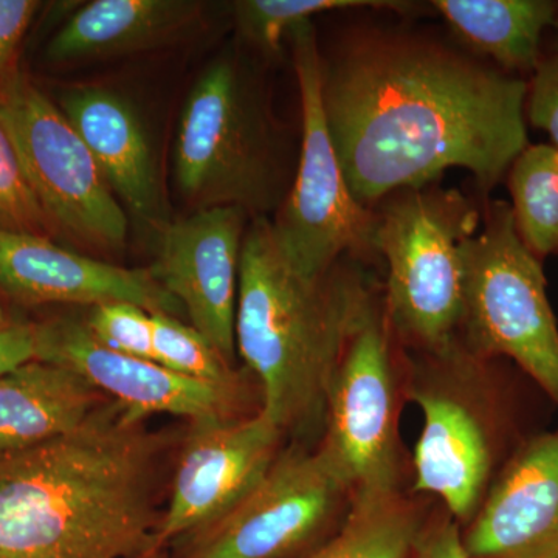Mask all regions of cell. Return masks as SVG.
<instances>
[{"instance_id":"6da1fadb","label":"cell","mask_w":558,"mask_h":558,"mask_svg":"<svg viewBox=\"0 0 558 558\" xmlns=\"http://www.w3.org/2000/svg\"><path fill=\"white\" fill-rule=\"evenodd\" d=\"M329 134L355 199L472 172L484 196L527 148V83L459 51L399 32H363L323 61Z\"/></svg>"},{"instance_id":"7a4b0ae2","label":"cell","mask_w":558,"mask_h":558,"mask_svg":"<svg viewBox=\"0 0 558 558\" xmlns=\"http://www.w3.org/2000/svg\"><path fill=\"white\" fill-rule=\"evenodd\" d=\"M110 399L68 435L0 454V558H149L179 436Z\"/></svg>"},{"instance_id":"3957f363","label":"cell","mask_w":558,"mask_h":558,"mask_svg":"<svg viewBox=\"0 0 558 558\" xmlns=\"http://www.w3.org/2000/svg\"><path fill=\"white\" fill-rule=\"evenodd\" d=\"M380 293L357 259L322 275L286 255L267 216L242 242L236 352L259 391L260 411L286 438L323 432L326 395L341 352Z\"/></svg>"},{"instance_id":"277c9868","label":"cell","mask_w":558,"mask_h":558,"mask_svg":"<svg viewBox=\"0 0 558 558\" xmlns=\"http://www.w3.org/2000/svg\"><path fill=\"white\" fill-rule=\"evenodd\" d=\"M407 400L422 414L414 447V495L438 499L465 527L524 433L519 395L499 369L454 339L436 351H407Z\"/></svg>"},{"instance_id":"5b68a950","label":"cell","mask_w":558,"mask_h":558,"mask_svg":"<svg viewBox=\"0 0 558 558\" xmlns=\"http://www.w3.org/2000/svg\"><path fill=\"white\" fill-rule=\"evenodd\" d=\"M180 194L197 209L266 216L288 197V154L263 87L236 57H219L194 83L174 140Z\"/></svg>"},{"instance_id":"8992f818","label":"cell","mask_w":558,"mask_h":558,"mask_svg":"<svg viewBox=\"0 0 558 558\" xmlns=\"http://www.w3.org/2000/svg\"><path fill=\"white\" fill-rule=\"evenodd\" d=\"M376 248L385 266L384 306L407 351H436L458 339L464 315L462 247L481 211L454 189L432 185L388 194L376 205Z\"/></svg>"},{"instance_id":"52a82bcc","label":"cell","mask_w":558,"mask_h":558,"mask_svg":"<svg viewBox=\"0 0 558 558\" xmlns=\"http://www.w3.org/2000/svg\"><path fill=\"white\" fill-rule=\"evenodd\" d=\"M462 343L481 357L512 362L558 410V325L548 281L508 202H487L483 230L462 247Z\"/></svg>"},{"instance_id":"ba28073f","label":"cell","mask_w":558,"mask_h":558,"mask_svg":"<svg viewBox=\"0 0 558 558\" xmlns=\"http://www.w3.org/2000/svg\"><path fill=\"white\" fill-rule=\"evenodd\" d=\"M405 402V354L380 295L341 352L318 444L351 487L352 498L403 492L400 416Z\"/></svg>"},{"instance_id":"9c48e42d","label":"cell","mask_w":558,"mask_h":558,"mask_svg":"<svg viewBox=\"0 0 558 558\" xmlns=\"http://www.w3.org/2000/svg\"><path fill=\"white\" fill-rule=\"evenodd\" d=\"M301 98V148L295 179L271 220L279 245L301 271L322 275L340 259L371 263L376 209L355 199L330 138L322 97L323 58L312 21L290 28Z\"/></svg>"},{"instance_id":"30bf717a","label":"cell","mask_w":558,"mask_h":558,"mask_svg":"<svg viewBox=\"0 0 558 558\" xmlns=\"http://www.w3.org/2000/svg\"><path fill=\"white\" fill-rule=\"evenodd\" d=\"M351 502V487L319 447L293 442L229 512L179 538L170 558L307 556L339 527Z\"/></svg>"},{"instance_id":"8fae6325","label":"cell","mask_w":558,"mask_h":558,"mask_svg":"<svg viewBox=\"0 0 558 558\" xmlns=\"http://www.w3.org/2000/svg\"><path fill=\"white\" fill-rule=\"evenodd\" d=\"M0 119L51 226L95 247L123 248L126 213L60 106L16 73L0 89Z\"/></svg>"},{"instance_id":"7c38bea8","label":"cell","mask_w":558,"mask_h":558,"mask_svg":"<svg viewBox=\"0 0 558 558\" xmlns=\"http://www.w3.org/2000/svg\"><path fill=\"white\" fill-rule=\"evenodd\" d=\"M284 433L263 411L234 421L190 422L175 450L170 499L149 558L229 512L269 472Z\"/></svg>"},{"instance_id":"4fadbf2b","label":"cell","mask_w":558,"mask_h":558,"mask_svg":"<svg viewBox=\"0 0 558 558\" xmlns=\"http://www.w3.org/2000/svg\"><path fill=\"white\" fill-rule=\"evenodd\" d=\"M35 326L36 360L80 374L134 416L171 414L190 422L252 416V381L207 384L165 368L153 360L113 351L87 328L84 318L60 317Z\"/></svg>"},{"instance_id":"5bb4252c","label":"cell","mask_w":558,"mask_h":558,"mask_svg":"<svg viewBox=\"0 0 558 558\" xmlns=\"http://www.w3.org/2000/svg\"><path fill=\"white\" fill-rule=\"evenodd\" d=\"M250 215L211 207L156 230L150 274L227 362H236V307L242 242Z\"/></svg>"},{"instance_id":"9a60e30c","label":"cell","mask_w":558,"mask_h":558,"mask_svg":"<svg viewBox=\"0 0 558 558\" xmlns=\"http://www.w3.org/2000/svg\"><path fill=\"white\" fill-rule=\"evenodd\" d=\"M462 542L470 558H558V427L521 444Z\"/></svg>"},{"instance_id":"2e32d148","label":"cell","mask_w":558,"mask_h":558,"mask_svg":"<svg viewBox=\"0 0 558 558\" xmlns=\"http://www.w3.org/2000/svg\"><path fill=\"white\" fill-rule=\"evenodd\" d=\"M0 288L27 304L132 303L150 314H183L149 269H124L22 231L0 230Z\"/></svg>"},{"instance_id":"e0dca14e","label":"cell","mask_w":558,"mask_h":558,"mask_svg":"<svg viewBox=\"0 0 558 558\" xmlns=\"http://www.w3.org/2000/svg\"><path fill=\"white\" fill-rule=\"evenodd\" d=\"M60 109L117 199L154 230L168 222L148 135L130 102L102 87L75 86L62 90Z\"/></svg>"},{"instance_id":"ac0fdd59","label":"cell","mask_w":558,"mask_h":558,"mask_svg":"<svg viewBox=\"0 0 558 558\" xmlns=\"http://www.w3.org/2000/svg\"><path fill=\"white\" fill-rule=\"evenodd\" d=\"M204 13L194 0H95L51 38V62L94 60L156 49L193 31Z\"/></svg>"},{"instance_id":"d6986e66","label":"cell","mask_w":558,"mask_h":558,"mask_svg":"<svg viewBox=\"0 0 558 558\" xmlns=\"http://www.w3.org/2000/svg\"><path fill=\"white\" fill-rule=\"evenodd\" d=\"M109 400L80 374L32 360L0 379V454L68 435Z\"/></svg>"},{"instance_id":"ffe728a7","label":"cell","mask_w":558,"mask_h":558,"mask_svg":"<svg viewBox=\"0 0 558 558\" xmlns=\"http://www.w3.org/2000/svg\"><path fill=\"white\" fill-rule=\"evenodd\" d=\"M432 7L459 39L515 76L537 69L543 33L558 13L550 0H435Z\"/></svg>"},{"instance_id":"44dd1931","label":"cell","mask_w":558,"mask_h":558,"mask_svg":"<svg viewBox=\"0 0 558 558\" xmlns=\"http://www.w3.org/2000/svg\"><path fill=\"white\" fill-rule=\"evenodd\" d=\"M427 519L403 492L352 498L339 527L303 558H414Z\"/></svg>"},{"instance_id":"7402d4cb","label":"cell","mask_w":558,"mask_h":558,"mask_svg":"<svg viewBox=\"0 0 558 558\" xmlns=\"http://www.w3.org/2000/svg\"><path fill=\"white\" fill-rule=\"evenodd\" d=\"M513 222L538 259L558 255V149L529 145L508 172Z\"/></svg>"},{"instance_id":"603a6c76","label":"cell","mask_w":558,"mask_h":558,"mask_svg":"<svg viewBox=\"0 0 558 558\" xmlns=\"http://www.w3.org/2000/svg\"><path fill=\"white\" fill-rule=\"evenodd\" d=\"M352 9L392 10L410 13L414 3L399 0H241L234 3V21L250 46L275 57L290 28L315 14Z\"/></svg>"},{"instance_id":"cb8c5ba5","label":"cell","mask_w":558,"mask_h":558,"mask_svg":"<svg viewBox=\"0 0 558 558\" xmlns=\"http://www.w3.org/2000/svg\"><path fill=\"white\" fill-rule=\"evenodd\" d=\"M154 359L159 365L207 384L233 385L247 380L241 371L227 362L191 325H183L167 312H153Z\"/></svg>"},{"instance_id":"d4e9b609","label":"cell","mask_w":558,"mask_h":558,"mask_svg":"<svg viewBox=\"0 0 558 558\" xmlns=\"http://www.w3.org/2000/svg\"><path fill=\"white\" fill-rule=\"evenodd\" d=\"M51 222L22 170L20 157L0 119V230L46 236Z\"/></svg>"},{"instance_id":"484cf974","label":"cell","mask_w":558,"mask_h":558,"mask_svg":"<svg viewBox=\"0 0 558 558\" xmlns=\"http://www.w3.org/2000/svg\"><path fill=\"white\" fill-rule=\"evenodd\" d=\"M84 323L105 347L132 357L156 362L153 318L150 312L137 304L106 303L90 307Z\"/></svg>"},{"instance_id":"4316f807","label":"cell","mask_w":558,"mask_h":558,"mask_svg":"<svg viewBox=\"0 0 558 558\" xmlns=\"http://www.w3.org/2000/svg\"><path fill=\"white\" fill-rule=\"evenodd\" d=\"M526 119L558 149V53L542 57L527 83Z\"/></svg>"},{"instance_id":"83f0119b","label":"cell","mask_w":558,"mask_h":558,"mask_svg":"<svg viewBox=\"0 0 558 558\" xmlns=\"http://www.w3.org/2000/svg\"><path fill=\"white\" fill-rule=\"evenodd\" d=\"M414 558H470L462 542V529L446 510H440L425 521Z\"/></svg>"},{"instance_id":"f1b7e54d","label":"cell","mask_w":558,"mask_h":558,"mask_svg":"<svg viewBox=\"0 0 558 558\" xmlns=\"http://www.w3.org/2000/svg\"><path fill=\"white\" fill-rule=\"evenodd\" d=\"M36 9L38 2L32 0H0V69L27 31Z\"/></svg>"},{"instance_id":"f546056e","label":"cell","mask_w":558,"mask_h":558,"mask_svg":"<svg viewBox=\"0 0 558 558\" xmlns=\"http://www.w3.org/2000/svg\"><path fill=\"white\" fill-rule=\"evenodd\" d=\"M32 360H36L35 326H2L0 328V379Z\"/></svg>"},{"instance_id":"4dcf8cb0","label":"cell","mask_w":558,"mask_h":558,"mask_svg":"<svg viewBox=\"0 0 558 558\" xmlns=\"http://www.w3.org/2000/svg\"><path fill=\"white\" fill-rule=\"evenodd\" d=\"M553 31H554L553 53H558V13H557L556 21H554Z\"/></svg>"},{"instance_id":"1f68e13d","label":"cell","mask_w":558,"mask_h":558,"mask_svg":"<svg viewBox=\"0 0 558 558\" xmlns=\"http://www.w3.org/2000/svg\"><path fill=\"white\" fill-rule=\"evenodd\" d=\"M2 326H5V325H3V314H2V311H0V328H2Z\"/></svg>"}]
</instances>
